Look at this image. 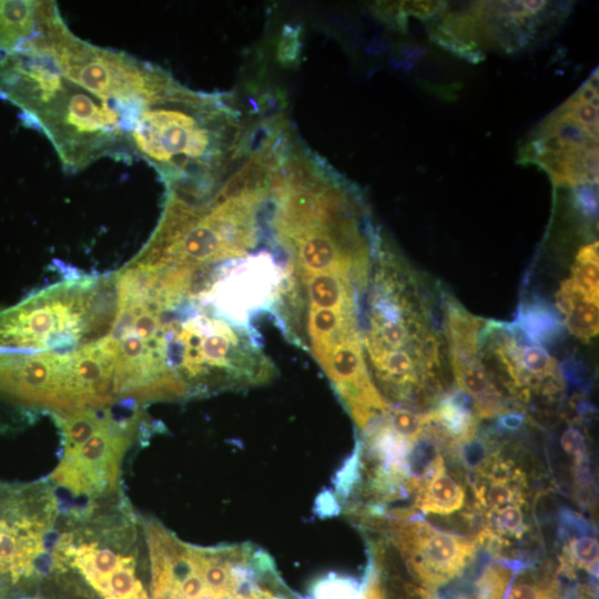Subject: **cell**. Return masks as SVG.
I'll return each mask as SVG.
<instances>
[{
    "instance_id": "cell-10",
    "label": "cell",
    "mask_w": 599,
    "mask_h": 599,
    "mask_svg": "<svg viewBox=\"0 0 599 599\" xmlns=\"http://www.w3.org/2000/svg\"><path fill=\"white\" fill-rule=\"evenodd\" d=\"M451 364L456 383L473 398L477 415L491 417L505 410L500 394L478 355L451 356Z\"/></svg>"
},
{
    "instance_id": "cell-5",
    "label": "cell",
    "mask_w": 599,
    "mask_h": 599,
    "mask_svg": "<svg viewBox=\"0 0 599 599\" xmlns=\"http://www.w3.org/2000/svg\"><path fill=\"white\" fill-rule=\"evenodd\" d=\"M140 405L129 398L108 407L55 414L63 451L50 481L79 499L77 508L121 490V461L143 424Z\"/></svg>"
},
{
    "instance_id": "cell-26",
    "label": "cell",
    "mask_w": 599,
    "mask_h": 599,
    "mask_svg": "<svg viewBox=\"0 0 599 599\" xmlns=\"http://www.w3.org/2000/svg\"><path fill=\"white\" fill-rule=\"evenodd\" d=\"M525 415L522 413H504L498 418V426L505 430H516L524 424Z\"/></svg>"
},
{
    "instance_id": "cell-6",
    "label": "cell",
    "mask_w": 599,
    "mask_h": 599,
    "mask_svg": "<svg viewBox=\"0 0 599 599\" xmlns=\"http://www.w3.org/2000/svg\"><path fill=\"white\" fill-rule=\"evenodd\" d=\"M568 2L475 1L437 13L430 37L464 58L485 51L511 53L546 38L567 16Z\"/></svg>"
},
{
    "instance_id": "cell-21",
    "label": "cell",
    "mask_w": 599,
    "mask_h": 599,
    "mask_svg": "<svg viewBox=\"0 0 599 599\" xmlns=\"http://www.w3.org/2000/svg\"><path fill=\"white\" fill-rule=\"evenodd\" d=\"M517 497L518 490L504 477L491 478L487 488H481L479 495V498L494 510L515 504Z\"/></svg>"
},
{
    "instance_id": "cell-27",
    "label": "cell",
    "mask_w": 599,
    "mask_h": 599,
    "mask_svg": "<svg viewBox=\"0 0 599 599\" xmlns=\"http://www.w3.org/2000/svg\"><path fill=\"white\" fill-rule=\"evenodd\" d=\"M575 599H592L588 595H578Z\"/></svg>"
},
{
    "instance_id": "cell-18",
    "label": "cell",
    "mask_w": 599,
    "mask_h": 599,
    "mask_svg": "<svg viewBox=\"0 0 599 599\" xmlns=\"http://www.w3.org/2000/svg\"><path fill=\"white\" fill-rule=\"evenodd\" d=\"M565 552L568 564L571 566L591 572L597 570L599 544L593 536L580 534L578 537L568 538Z\"/></svg>"
},
{
    "instance_id": "cell-25",
    "label": "cell",
    "mask_w": 599,
    "mask_h": 599,
    "mask_svg": "<svg viewBox=\"0 0 599 599\" xmlns=\"http://www.w3.org/2000/svg\"><path fill=\"white\" fill-rule=\"evenodd\" d=\"M506 599H556V597L540 586L519 581L510 588Z\"/></svg>"
},
{
    "instance_id": "cell-24",
    "label": "cell",
    "mask_w": 599,
    "mask_h": 599,
    "mask_svg": "<svg viewBox=\"0 0 599 599\" xmlns=\"http://www.w3.org/2000/svg\"><path fill=\"white\" fill-rule=\"evenodd\" d=\"M560 445L565 453L575 456L576 460L586 457V440L583 434L576 427L567 428L561 437Z\"/></svg>"
},
{
    "instance_id": "cell-9",
    "label": "cell",
    "mask_w": 599,
    "mask_h": 599,
    "mask_svg": "<svg viewBox=\"0 0 599 599\" xmlns=\"http://www.w3.org/2000/svg\"><path fill=\"white\" fill-rule=\"evenodd\" d=\"M506 326L524 343L550 345L564 334L565 322L555 306L535 297L520 303L515 319Z\"/></svg>"
},
{
    "instance_id": "cell-4",
    "label": "cell",
    "mask_w": 599,
    "mask_h": 599,
    "mask_svg": "<svg viewBox=\"0 0 599 599\" xmlns=\"http://www.w3.org/2000/svg\"><path fill=\"white\" fill-rule=\"evenodd\" d=\"M116 307L115 274L54 285L0 311V352L73 353L110 332Z\"/></svg>"
},
{
    "instance_id": "cell-22",
    "label": "cell",
    "mask_w": 599,
    "mask_h": 599,
    "mask_svg": "<svg viewBox=\"0 0 599 599\" xmlns=\"http://www.w3.org/2000/svg\"><path fill=\"white\" fill-rule=\"evenodd\" d=\"M487 445L474 437L460 443L459 456L466 468L469 470H478L488 461Z\"/></svg>"
},
{
    "instance_id": "cell-1",
    "label": "cell",
    "mask_w": 599,
    "mask_h": 599,
    "mask_svg": "<svg viewBox=\"0 0 599 599\" xmlns=\"http://www.w3.org/2000/svg\"><path fill=\"white\" fill-rule=\"evenodd\" d=\"M4 99L48 136L68 171H79L104 155L133 154L130 134L140 115L63 77L43 33L41 41L17 57Z\"/></svg>"
},
{
    "instance_id": "cell-13",
    "label": "cell",
    "mask_w": 599,
    "mask_h": 599,
    "mask_svg": "<svg viewBox=\"0 0 599 599\" xmlns=\"http://www.w3.org/2000/svg\"><path fill=\"white\" fill-rule=\"evenodd\" d=\"M418 497V507L426 514L449 515L464 506L465 491L459 483L445 473H436L425 480Z\"/></svg>"
},
{
    "instance_id": "cell-20",
    "label": "cell",
    "mask_w": 599,
    "mask_h": 599,
    "mask_svg": "<svg viewBox=\"0 0 599 599\" xmlns=\"http://www.w3.org/2000/svg\"><path fill=\"white\" fill-rule=\"evenodd\" d=\"M510 572L505 566L490 565L478 581V599H501L509 583Z\"/></svg>"
},
{
    "instance_id": "cell-2",
    "label": "cell",
    "mask_w": 599,
    "mask_h": 599,
    "mask_svg": "<svg viewBox=\"0 0 599 599\" xmlns=\"http://www.w3.org/2000/svg\"><path fill=\"white\" fill-rule=\"evenodd\" d=\"M224 102L174 81L141 112L130 134L133 153L152 164L165 185L225 171L237 154L240 126Z\"/></svg>"
},
{
    "instance_id": "cell-12",
    "label": "cell",
    "mask_w": 599,
    "mask_h": 599,
    "mask_svg": "<svg viewBox=\"0 0 599 599\" xmlns=\"http://www.w3.org/2000/svg\"><path fill=\"white\" fill-rule=\"evenodd\" d=\"M484 321L473 316L453 298L446 302V333L450 356L477 355Z\"/></svg>"
},
{
    "instance_id": "cell-7",
    "label": "cell",
    "mask_w": 599,
    "mask_h": 599,
    "mask_svg": "<svg viewBox=\"0 0 599 599\" xmlns=\"http://www.w3.org/2000/svg\"><path fill=\"white\" fill-rule=\"evenodd\" d=\"M598 69L529 133L518 163L534 164L557 187L598 185Z\"/></svg>"
},
{
    "instance_id": "cell-14",
    "label": "cell",
    "mask_w": 599,
    "mask_h": 599,
    "mask_svg": "<svg viewBox=\"0 0 599 599\" xmlns=\"http://www.w3.org/2000/svg\"><path fill=\"white\" fill-rule=\"evenodd\" d=\"M575 287L589 301L599 303L598 241L581 246L576 255L570 278Z\"/></svg>"
},
{
    "instance_id": "cell-3",
    "label": "cell",
    "mask_w": 599,
    "mask_h": 599,
    "mask_svg": "<svg viewBox=\"0 0 599 599\" xmlns=\"http://www.w3.org/2000/svg\"><path fill=\"white\" fill-rule=\"evenodd\" d=\"M49 575L85 597L150 599L138 578V517L122 491L59 511Z\"/></svg>"
},
{
    "instance_id": "cell-11",
    "label": "cell",
    "mask_w": 599,
    "mask_h": 599,
    "mask_svg": "<svg viewBox=\"0 0 599 599\" xmlns=\"http://www.w3.org/2000/svg\"><path fill=\"white\" fill-rule=\"evenodd\" d=\"M475 412L473 398L461 389H455L426 418L427 423L435 424L444 434L461 443L475 436Z\"/></svg>"
},
{
    "instance_id": "cell-15",
    "label": "cell",
    "mask_w": 599,
    "mask_h": 599,
    "mask_svg": "<svg viewBox=\"0 0 599 599\" xmlns=\"http://www.w3.org/2000/svg\"><path fill=\"white\" fill-rule=\"evenodd\" d=\"M565 325L573 336L589 341L599 332L598 304L587 300L580 292L561 311Z\"/></svg>"
},
{
    "instance_id": "cell-19",
    "label": "cell",
    "mask_w": 599,
    "mask_h": 599,
    "mask_svg": "<svg viewBox=\"0 0 599 599\" xmlns=\"http://www.w3.org/2000/svg\"><path fill=\"white\" fill-rule=\"evenodd\" d=\"M363 588L353 578L329 576L316 589V599H363Z\"/></svg>"
},
{
    "instance_id": "cell-8",
    "label": "cell",
    "mask_w": 599,
    "mask_h": 599,
    "mask_svg": "<svg viewBox=\"0 0 599 599\" xmlns=\"http://www.w3.org/2000/svg\"><path fill=\"white\" fill-rule=\"evenodd\" d=\"M395 538L410 569L428 587L458 576L476 554L475 541L424 524L405 527Z\"/></svg>"
},
{
    "instance_id": "cell-16",
    "label": "cell",
    "mask_w": 599,
    "mask_h": 599,
    "mask_svg": "<svg viewBox=\"0 0 599 599\" xmlns=\"http://www.w3.org/2000/svg\"><path fill=\"white\" fill-rule=\"evenodd\" d=\"M443 469L444 460L434 441L417 439L412 444L406 457V470L410 478L416 483L427 480Z\"/></svg>"
},
{
    "instance_id": "cell-17",
    "label": "cell",
    "mask_w": 599,
    "mask_h": 599,
    "mask_svg": "<svg viewBox=\"0 0 599 599\" xmlns=\"http://www.w3.org/2000/svg\"><path fill=\"white\" fill-rule=\"evenodd\" d=\"M383 419L395 434L412 444L419 439L427 424L426 415L406 408H388L383 414Z\"/></svg>"
},
{
    "instance_id": "cell-23",
    "label": "cell",
    "mask_w": 599,
    "mask_h": 599,
    "mask_svg": "<svg viewBox=\"0 0 599 599\" xmlns=\"http://www.w3.org/2000/svg\"><path fill=\"white\" fill-rule=\"evenodd\" d=\"M495 524L498 530L519 537L524 531L520 505L515 502L496 509Z\"/></svg>"
}]
</instances>
